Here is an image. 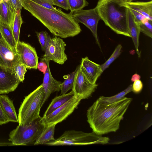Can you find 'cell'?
<instances>
[{
  "mask_svg": "<svg viewBox=\"0 0 152 152\" xmlns=\"http://www.w3.org/2000/svg\"><path fill=\"white\" fill-rule=\"evenodd\" d=\"M23 7L38 20L54 36L62 38L74 37L81 31L72 14L61 9L55 11L44 7L31 0H21Z\"/></svg>",
  "mask_w": 152,
  "mask_h": 152,
  "instance_id": "2",
  "label": "cell"
},
{
  "mask_svg": "<svg viewBox=\"0 0 152 152\" xmlns=\"http://www.w3.org/2000/svg\"><path fill=\"white\" fill-rule=\"evenodd\" d=\"M41 118L40 117L28 125L22 126L19 124L10 132L9 140L13 145L34 143L45 127Z\"/></svg>",
  "mask_w": 152,
  "mask_h": 152,
  "instance_id": "6",
  "label": "cell"
},
{
  "mask_svg": "<svg viewBox=\"0 0 152 152\" xmlns=\"http://www.w3.org/2000/svg\"><path fill=\"white\" fill-rule=\"evenodd\" d=\"M3 38L1 34L0 30V39H2Z\"/></svg>",
  "mask_w": 152,
  "mask_h": 152,
  "instance_id": "39",
  "label": "cell"
},
{
  "mask_svg": "<svg viewBox=\"0 0 152 152\" xmlns=\"http://www.w3.org/2000/svg\"><path fill=\"white\" fill-rule=\"evenodd\" d=\"M133 15L135 21L140 24L147 20H152V1L147 2H123Z\"/></svg>",
  "mask_w": 152,
  "mask_h": 152,
  "instance_id": "11",
  "label": "cell"
},
{
  "mask_svg": "<svg viewBox=\"0 0 152 152\" xmlns=\"http://www.w3.org/2000/svg\"><path fill=\"white\" fill-rule=\"evenodd\" d=\"M136 0H132V1H136Z\"/></svg>",
  "mask_w": 152,
  "mask_h": 152,
  "instance_id": "42",
  "label": "cell"
},
{
  "mask_svg": "<svg viewBox=\"0 0 152 152\" xmlns=\"http://www.w3.org/2000/svg\"><path fill=\"white\" fill-rule=\"evenodd\" d=\"M76 72V69L74 72L63 76L64 80L60 85L61 95L66 94L69 90L72 89Z\"/></svg>",
  "mask_w": 152,
  "mask_h": 152,
  "instance_id": "24",
  "label": "cell"
},
{
  "mask_svg": "<svg viewBox=\"0 0 152 152\" xmlns=\"http://www.w3.org/2000/svg\"><path fill=\"white\" fill-rule=\"evenodd\" d=\"M132 85L131 84L126 89L117 94L110 97L102 96L98 99L100 101L104 103H111L117 101L124 97L125 95L132 91Z\"/></svg>",
  "mask_w": 152,
  "mask_h": 152,
  "instance_id": "25",
  "label": "cell"
},
{
  "mask_svg": "<svg viewBox=\"0 0 152 152\" xmlns=\"http://www.w3.org/2000/svg\"><path fill=\"white\" fill-rule=\"evenodd\" d=\"M72 16L76 22L84 25L91 31L97 43L101 48L97 33L98 24L101 18L96 8L87 10L82 9L74 12Z\"/></svg>",
  "mask_w": 152,
  "mask_h": 152,
  "instance_id": "9",
  "label": "cell"
},
{
  "mask_svg": "<svg viewBox=\"0 0 152 152\" xmlns=\"http://www.w3.org/2000/svg\"><path fill=\"white\" fill-rule=\"evenodd\" d=\"M140 31L148 36L152 37V20H147L139 24Z\"/></svg>",
  "mask_w": 152,
  "mask_h": 152,
  "instance_id": "30",
  "label": "cell"
},
{
  "mask_svg": "<svg viewBox=\"0 0 152 152\" xmlns=\"http://www.w3.org/2000/svg\"><path fill=\"white\" fill-rule=\"evenodd\" d=\"M66 44L60 37L55 36L50 37L47 44L45 53L41 58L52 61L60 64H63L68 59L65 53Z\"/></svg>",
  "mask_w": 152,
  "mask_h": 152,
  "instance_id": "8",
  "label": "cell"
},
{
  "mask_svg": "<svg viewBox=\"0 0 152 152\" xmlns=\"http://www.w3.org/2000/svg\"><path fill=\"white\" fill-rule=\"evenodd\" d=\"M76 69L72 90L74 94L79 96L82 100L87 99L95 91L98 85L96 83L93 84L90 82L80 65Z\"/></svg>",
  "mask_w": 152,
  "mask_h": 152,
  "instance_id": "10",
  "label": "cell"
},
{
  "mask_svg": "<svg viewBox=\"0 0 152 152\" xmlns=\"http://www.w3.org/2000/svg\"><path fill=\"white\" fill-rule=\"evenodd\" d=\"M45 93L42 84L26 96L19 109V124L25 126L41 117L40 112L44 104Z\"/></svg>",
  "mask_w": 152,
  "mask_h": 152,
  "instance_id": "4",
  "label": "cell"
},
{
  "mask_svg": "<svg viewBox=\"0 0 152 152\" xmlns=\"http://www.w3.org/2000/svg\"><path fill=\"white\" fill-rule=\"evenodd\" d=\"M4 2H7L10 1V0H3Z\"/></svg>",
  "mask_w": 152,
  "mask_h": 152,
  "instance_id": "40",
  "label": "cell"
},
{
  "mask_svg": "<svg viewBox=\"0 0 152 152\" xmlns=\"http://www.w3.org/2000/svg\"><path fill=\"white\" fill-rule=\"evenodd\" d=\"M56 125L45 126L38 138L34 142L35 145L45 144L55 140L54 137Z\"/></svg>",
  "mask_w": 152,
  "mask_h": 152,
  "instance_id": "22",
  "label": "cell"
},
{
  "mask_svg": "<svg viewBox=\"0 0 152 152\" xmlns=\"http://www.w3.org/2000/svg\"><path fill=\"white\" fill-rule=\"evenodd\" d=\"M20 82L14 73L7 72L0 68V94L14 91Z\"/></svg>",
  "mask_w": 152,
  "mask_h": 152,
  "instance_id": "16",
  "label": "cell"
},
{
  "mask_svg": "<svg viewBox=\"0 0 152 152\" xmlns=\"http://www.w3.org/2000/svg\"><path fill=\"white\" fill-rule=\"evenodd\" d=\"M81 99L74 94L72 98L64 104L50 114L42 117V121L45 126L56 125L62 122L70 115L77 107Z\"/></svg>",
  "mask_w": 152,
  "mask_h": 152,
  "instance_id": "7",
  "label": "cell"
},
{
  "mask_svg": "<svg viewBox=\"0 0 152 152\" xmlns=\"http://www.w3.org/2000/svg\"><path fill=\"white\" fill-rule=\"evenodd\" d=\"M48 65L46 62L41 59V61L38 64L37 69L44 74L46 71Z\"/></svg>",
  "mask_w": 152,
  "mask_h": 152,
  "instance_id": "34",
  "label": "cell"
},
{
  "mask_svg": "<svg viewBox=\"0 0 152 152\" xmlns=\"http://www.w3.org/2000/svg\"><path fill=\"white\" fill-rule=\"evenodd\" d=\"M15 11L10 1L0 4V20L10 26L11 28L14 20Z\"/></svg>",
  "mask_w": 152,
  "mask_h": 152,
  "instance_id": "19",
  "label": "cell"
},
{
  "mask_svg": "<svg viewBox=\"0 0 152 152\" xmlns=\"http://www.w3.org/2000/svg\"><path fill=\"white\" fill-rule=\"evenodd\" d=\"M80 65L88 80L93 84L96 83L103 72L101 65L91 61L87 57L82 58Z\"/></svg>",
  "mask_w": 152,
  "mask_h": 152,
  "instance_id": "14",
  "label": "cell"
},
{
  "mask_svg": "<svg viewBox=\"0 0 152 152\" xmlns=\"http://www.w3.org/2000/svg\"><path fill=\"white\" fill-rule=\"evenodd\" d=\"M20 61L19 56L3 38L0 39V68L9 73H14L15 66Z\"/></svg>",
  "mask_w": 152,
  "mask_h": 152,
  "instance_id": "13",
  "label": "cell"
},
{
  "mask_svg": "<svg viewBox=\"0 0 152 152\" xmlns=\"http://www.w3.org/2000/svg\"><path fill=\"white\" fill-rule=\"evenodd\" d=\"M10 1L15 11L21 10L23 6L21 0H10Z\"/></svg>",
  "mask_w": 152,
  "mask_h": 152,
  "instance_id": "35",
  "label": "cell"
},
{
  "mask_svg": "<svg viewBox=\"0 0 152 152\" xmlns=\"http://www.w3.org/2000/svg\"><path fill=\"white\" fill-rule=\"evenodd\" d=\"M53 5L61 7L66 11L69 10L68 0H53Z\"/></svg>",
  "mask_w": 152,
  "mask_h": 152,
  "instance_id": "32",
  "label": "cell"
},
{
  "mask_svg": "<svg viewBox=\"0 0 152 152\" xmlns=\"http://www.w3.org/2000/svg\"><path fill=\"white\" fill-rule=\"evenodd\" d=\"M0 104L9 122H18V117L13 102L7 96L0 95Z\"/></svg>",
  "mask_w": 152,
  "mask_h": 152,
  "instance_id": "18",
  "label": "cell"
},
{
  "mask_svg": "<svg viewBox=\"0 0 152 152\" xmlns=\"http://www.w3.org/2000/svg\"><path fill=\"white\" fill-rule=\"evenodd\" d=\"M3 0H0V4L2 3L3 2Z\"/></svg>",
  "mask_w": 152,
  "mask_h": 152,
  "instance_id": "41",
  "label": "cell"
},
{
  "mask_svg": "<svg viewBox=\"0 0 152 152\" xmlns=\"http://www.w3.org/2000/svg\"><path fill=\"white\" fill-rule=\"evenodd\" d=\"M110 140L108 137L98 135L92 132L86 133L74 130L65 131L58 138L46 143L49 145H86L92 144H107Z\"/></svg>",
  "mask_w": 152,
  "mask_h": 152,
  "instance_id": "5",
  "label": "cell"
},
{
  "mask_svg": "<svg viewBox=\"0 0 152 152\" xmlns=\"http://www.w3.org/2000/svg\"><path fill=\"white\" fill-rule=\"evenodd\" d=\"M45 8L55 11H58L60 9H57L53 6V0H31Z\"/></svg>",
  "mask_w": 152,
  "mask_h": 152,
  "instance_id": "31",
  "label": "cell"
},
{
  "mask_svg": "<svg viewBox=\"0 0 152 152\" xmlns=\"http://www.w3.org/2000/svg\"><path fill=\"white\" fill-rule=\"evenodd\" d=\"M123 2H130L132 1V0H120Z\"/></svg>",
  "mask_w": 152,
  "mask_h": 152,
  "instance_id": "38",
  "label": "cell"
},
{
  "mask_svg": "<svg viewBox=\"0 0 152 152\" xmlns=\"http://www.w3.org/2000/svg\"><path fill=\"white\" fill-rule=\"evenodd\" d=\"M74 95V93L72 90L68 93L55 97L52 100L43 117L47 116L64 104L71 99Z\"/></svg>",
  "mask_w": 152,
  "mask_h": 152,
  "instance_id": "20",
  "label": "cell"
},
{
  "mask_svg": "<svg viewBox=\"0 0 152 152\" xmlns=\"http://www.w3.org/2000/svg\"><path fill=\"white\" fill-rule=\"evenodd\" d=\"M36 33L42 50L44 52L47 42L51 37L45 31L36 32Z\"/></svg>",
  "mask_w": 152,
  "mask_h": 152,
  "instance_id": "29",
  "label": "cell"
},
{
  "mask_svg": "<svg viewBox=\"0 0 152 152\" xmlns=\"http://www.w3.org/2000/svg\"><path fill=\"white\" fill-rule=\"evenodd\" d=\"M20 61L28 69H37L39 57L35 48L30 44L19 41L15 48Z\"/></svg>",
  "mask_w": 152,
  "mask_h": 152,
  "instance_id": "12",
  "label": "cell"
},
{
  "mask_svg": "<svg viewBox=\"0 0 152 152\" xmlns=\"http://www.w3.org/2000/svg\"><path fill=\"white\" fill-rule=\"evenodd\" d=\"M143 86V84L140 80H136L132 85V91L136 93H139L142 90Z\"/></svg>",
  "mask_w": 152,
  "mask_h": 152,
  "instance_id": "33",
  "label": "cell"
},
{
  "mask_svg": "<svg viewBox=\"0 0 152 152\" xmlns=\"http://www.w3.org/2000/svg\"><path fill=\"white\" fill-rule=\"evenodd\" d=\"M0 30L3 38L6 43L14 51L16 52L15 48L16 44L11 27L0 20Z\"/></svg>",
  "mask_w": 152,
  "mask_h": 152,
  "instance_id": "21",
  "label": "cell"
},
{
  "mask_svg": "<svg viewBox=\"0 0 152 152\" xmlns=\"http://www.w3.org/2000/svg\"><path fill=\"white\" fill-rule=\"evenodd\" d=\"M128 23L131 37L132 39L137 53L139 57H140V53L139 50V37L140 32V25L135 21L133 15L128 8Z\"/></svg>",
  "mask_w": 152,
  "mask_h": 152,
  "instance_id": "17",
  "label": "cell"
},
{
  "mask_svg": "<svg viewBox=\"0 0 152 152\" xmlns=\"http://www.w3.org/2000/svg\"><path fill=\"white\" fill-rule=\"evenodd\" d=\"M132 98L124 97L111 103H104L98 99L88 108L87 121L93 132L102 135L116 132Z\"/></svg>",
  "mask_w": 152,
  "mask_h": 152,
  "instance_id": "1",
  "label": "cell"
},
{
  "mask_svg": "<svg viewBox=\"0 0 152 152\" xmlns=\"http://www.w3.org/2000/svg\"><path fill=\"white\" fill-rule=\"evenodd\" d=\"M41 59L45 61L48 65L47 69L44 74L43 81L42 84L45 93L43 102L44 104L52 93L56 91L59 92L60 91V85L62 83L57 80L52 76L50 68V61Z\"/></svg>",
  "mask_w": 152,
  "mask_h": 152,
  "instance_id": "15",
  "label": "cell"
},
{
  "mask_svg": "<svg viewBox=\"0 0 152 152\" xmlns=\"http://www.w3.org/2000/svg\"><path fill=\"white\" fill-rule=\"evenodd\" d=\"M21 10L15 11L12 29L16 44L19 41L20 33L21 26L23 23L21 15Z\"/></svg>",
  "mask_w": 152,
  "mask_h": 152,
  "instance_id": "23",
  "label": "cell"
},
{
  "mask_svg": "<svg viewBox=\"0 0 152 152\" xmlns=\"http://www.w3.org/2000/svg\"><path fill=\"white\" fill-rule=\"evenodd\" d=\"M68 3L69 10L72 13L83 9L88 4L86 0H68Z\"/></svg>",
  "mask_w": 152,
  "mask_h": 152,
  "instance_id": "26",
  "label": "cell"
},
{
  "mask_svg": "<svg viewBox=\"0 0 152 152\" xmlns=\"http://www.w3.org/2000/svg\"><path fill=\"white\" fill-rule=\"evenodd\" d=\"M120 0H99L96 7L101 19L118 34L131 37L128 23V8Z\"/></svg>",
  "mask_w": 152,
  "mask_h": 152,
  "instance_id": "3",
  "label": "cell"
},
{
  "mask_svg": "<svg viewBox=\"0 0 152 152\" xmlns=\"http://www.w3.org/2000/svg\"><path fill=\"white\" fill-rule=\"evenodd\" d=\"M26 69V66L20 61L17 63L14 67V73L20 82H23L24 80Z\"/></svg>",
  "mask_w": 152,
  "mask_h": 152,
  "instance_id": "28",
  "label": "cell"
},
{
  "mask_svg": "<svg viewBox=\"0 0 152 152\" xmlns=\"http://www.w3.org/2000/svg\"><path fill=\"white\" fill-rule=\"evenodd\" d=\"M140 76L138 74L135 73L133 75L131 79V80L132 82H134L135 81L140 80Z\"/></svg>",
  "mask_w": 152,
  "mask_h": 152,
  "instance_id": "37",
  "label": "cell"
},
{
  "mask_svg": "<svg viewBox=\"0 0 152 152\" xmlns=\"http://www.w3.org/2000/svg\"><path fill=\"white\" fill-rule=\"evenodd\" d=\"M121 45H118L109 59L105 63L101 65L103 72L108 68L110 65L119 57L121 53Z\"/></svg>",
  "mask_w": 152,
  "mask_h": 152,
  "instance_id": "27",
  "label": "cell"
},
{
  "mask_svg": "<svg viewBox=\"0 0 152 152\" xmlns=\"http://www.w3.org/2000/svg\"><path fill=\"white\" fill-rule=\"evenodd\" d=\"M9 121L5 115L0 104V125L7 124Z\"/></svg>",
  "mask_w": 152,
  "mask_h": 152,
  "instance_id": "36",
  "label": "cell"
}]
</instances>
